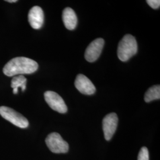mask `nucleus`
I'll use <instances>...</instances> for the list:
<instances>
[{
  "label": "nucleus",
  "mask_w": 160,
  "mask_h": 160,
  "mask_svg": "<svg viewBox=\"0 0 160 160\" xmlns=\"http://www.w3.org/2000/svg\"><path fill=\"white\" fill-rule=\"evenodd\" d=\"M38 67V63L28 58H14L6 63L3 72L8 77L30 74L36 72Z\"/></svg>",
  "instance_id": "obj_1"
},
{
  "label": "nucleus",
  "mask_w": 160,
  "mask_h": 160,
  "mask_svg": "<svg viewBox=\"0 0 160 160\" xmlns=\"http://www.w3.org/2000/svg\"><path fill=\"white\" fill-rule=\"evenodd\" d=\"M137 51V42L135 38L131 34L124 36L118 48V57L120 61L123 62L128 61Z\"/></svg>",
  "instance_id": "obj_2"
},
{
  "label": "nucleus",
  "mask_w": 160,
  "mask_h": 160,
  "mask_svg": "<svg viewBox=\"0 0 160 160\" xmlns=\"http://www.w3.org/2000/svg\"><path fill=\"white\" fill-rule=\"evenodd\" d=\"M0 114L6 120L20 128H26L29 126V121L23 115L14 110L6 106L0 107Z\"/></svg>",
  "instance_id": "obj_3"
},
{
  "label": "nucleus",
  "mask_w": 160,
  "mask_h": 160,
  "mask_svg": "<svg viewBox=\"0 0 160 160\" xmlns=\"http://www.w3.org/2000/svg\"><path fill=\"white\" fill-rule=\"evenodd\" d=\"M45 142L47 147L53 153L64 154L68 151V143L63 140L58 133L53 132L48 135Z\"/></svg>",
  "instance_id": "obj_4"
},
{
  "label": "nucleus",
  "mask_w": 160,
  "mask_h": 160,
  "mask_svg": "<svg viewBox=\"0 0 160 160\" xmlns=\"http://www.w3.org/2000/svg\"><path fill=\"white\" fill-rule=\"evenodd\" d=\"M44 97L46 103L53 110L60 113H65L67 112V106L63 98L57 92L48 91L45 92Z\"/></svg>",
  "instance_id": "obj_5"
},
{
  "label": "nucleus",
  "mask_w": 160,
  "mask_h": 160,
  "mask_svg": "<svg viewBox=\"0 0 160 160\" xmlns=\"http://www.w3.org/2000/svg\"><path fill=\"white\" fill-rule=\"evenodd\" d=\"M118 123V117L115 113L106 115L103 120V130L104 138L110 141L113 137Z\"/></svg>",
  "instance_id": "obj_6"
},
{
  "label": "nucleus",
  "mask_w": 160,
  "mask_h": 160,
  "mask_svg": "<svg viewBox=\"0 0 160 160\" xmlns=\"http://www.w3.org/2000/svg\"><path fill=\"white\" fill-rule=\"evenodd\" d=\"M104 44L102 38H98L93 40L88 46L85 52V58L88 62H93L99 58Z\"/></svg>",
  "instance_id": "obj_7"
},
{
  "label": "nucleus",
  "mask_w": 160,
  "mask_h": 160,
  "mask_svg": "<svg viewBox=\"0 0 160 160\" xmlns=\"http://www.w3.org/2000/svg\"><path fill=\"white\" fill-rule=\"evenodd\" d=\"M75 86L79 92L86 95H92L96 92V87L92 81L82 74L78 75L75 81Z\"/></svg>",
  "instance_id": "obj_8"
},
{
  "label": "nucleus",
  "mask_w": 160,
  "mask_h": 160,
  "mask_svg": "<svg viewBox=\"0 0 160 160\" xmlns=\"http://www.w3.org/2000/svg\"><path fill=\"white\" fill-rule=\"evenodd\" d=\"M28 20L32 28L39 29L42 28L44 22V14L40 7L34 6L30 10Z\"/></svg>",
  "instance_id": "obj_9"
},
{
  "label": "nucleus",
  "mask_w": 160,
  "mask_h": 160,
  "mask_svg": "<svg viewBox=\"0 0 160 160\" xmlns=\"http://www.w3.org/2000/svg\"><path fill=\"white\" fill-rule=\"evenodd\" d=\"M62 20L65 28L69 30H72L76 28L77 24V17L74 11L67 7L62 12Z\"/></svg>",
  "instance_id": "obj_10"
},
{
  "label": "nucleus",
  "mask_w": 160,
  "mask_h": 160,
  "mask_svg": "<svg viewBox=\"0 0 160 160\" xmlns=\"http://www.w3.org/2000/svg\"><path fill=\"white\" fill-rule=\"evenodd\" d=\"M26 83L27 80L22 75H19L14 77L12 79L11 84V87L13 89V93L14 94H17L19 87H20L22 90L24 92L26 88Z\"/></svg>",
  "instance_id": "obj_11"
},
{
  "label": "nucleus",
  "mask_w": 160,
  "mask_h": 160,
  "mask_svg": "<svg viewBox=\"0 0 160 160\" xmlns=\"http://www.w3.org/2000/svg\"><path fill=\"white\" fill-rule=\"evenodd\" d=\"M160 98V85H155L150 87L145 92L144 96V100L147 103H149L155 100H159Z\"/></svg>",
  "instance_id": "obj_12"
},
{
  "label": "nucleus",
  "mask_w": 160,
  "mask_h": 160,
  "mask_svg": "<svg viewBox=\"0 0 160 160\" xmlns=\"http://www.w3.org/2000/svg\"><path fill=\"white\" fill-rule=\"evenodd\" d=\"M138 160H149L148 149L143 147L141 149L138 157Z\"/></svg>",
  "instance_id": "obj_13"
},
{
  "label": "nucleus",
  "mask_w": 160,
  "mask_h": 160,
  "mask_svg": "<svg viewBox=\"0 0 160 160\" xmlns=\"http://www.w3.org/2000/svg\"><path fill=\"white\" fill-rule=\"evenodd\" d=\"M147 2L149 6L154 9H158L160 8V0H147Z\"/></svg>",
  "instance_id": "obj_14"
},
{
  "label": "nucleus",
  "mask_w": 160,
  "mask_h": 160,
  "mask_svg": "<svg viewBox=\"0 0 160 160\" xmlns=\"http://www.w3.org/2000/svg\"><path fill=\"white\" fill-rule=\"evenodd\" d=\"M6 1L8 2H16L17 1V0H7Z\"/></svg>",
  "instance_id": "obj_15"
}]
</instances>
